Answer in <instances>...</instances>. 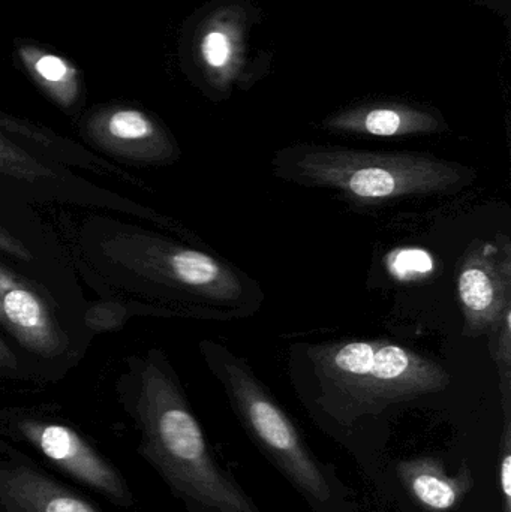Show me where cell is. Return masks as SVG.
I'll list each match as a JSON object with an SVG mask.
<instances>
[{"instance_id": "obj_10", "label": "cell", "mask_w": 511, "mask_h": 512, "mask_svg": "<svg viewBox=\"0 0 511 512\" xmlns=\"http://www.w3.org/2000/svg\"><path fill=\"white\" fill-rule=\"evenodd\" d=\"M78 131L93 149L132 165H168L180 149L167 126L143 108L129 104L93 107L78 119Z\"/></svg>"}, {"instance_id": "obj_1", "label": "cell", "mask_w": 511, "mask_h": 512, "mask_svg": "<svg viewBox=\"0 0 511 512\" xmlns=\"http://www.w3.org/2000/svg\"><path fill=\"white\" fill-rule=\"evenodd\" d=\"M170 233L126 219L89 216L78 233V258L96 282L153 301L164 316L230 321L260 309L263 291L254 279Z\"/></svg>"}, {"instance_id": "obj_14", "label": "cell", "mask_w": 511, "mask_h": 512, "mask_svg": "<svg viewBox=\"0 0 511 512\" xmlns=\"http://www.w3.org/2000/svg\"><path fill=\"white\" fill-rule=\"evenodd\" d=\"M398 475L411 498L434 512L458 507L474 487L473 475L467 466L461 468L456 477H449L441 463L432 457L399 463Z\"/></svg>"}, {"instance_id": "obj_17", "label": "cell", "mask_w": 511, "mask_h": 512, "mask_svg": "<svg viewBox=\"0 0 511 512\" xmlns=\"http://www.w3.org/2000/svg\"><path fill=\"white\" fill-rule=\"evenodd\" d=\"M503 456L500 462V487L503 493L504 512H511V432L510 418H506L503 435Z\"/></svg>"}, {"instance_id": "obj_3", "label": "cell", "mask_w": 511, "mask_h": 512, "mask_svg": "<svg viewBox=\"0 0 511 512\" xmlns=\"http://www.w3.org/2000/svg\"><path fill=\"white\" fill-rule=\"evenodd\" d=\"M273 171L287 182L329 189L359 204L450 194L465 188L474 171L429 153L380 152L300 143L273 156Z\"/></svg>"}, {"instance_id": "obj_5", "label": "cell", "mask_w": 511, "mask_h": 512, "mask_svg": "<svg viewBox=\"0 0 511 512\" xmlns=\"http://www.w3.org/2000/svg\"><path fill=\"white\" fill-rule=\"evenodd\" d=\"M75 143L50 129L0 111V194L32 204L110 210L174 230L176 222L137 201L98 186L66 167Z\"/></svg>"}, {"instance_id": "obj_11", "label": "cell", "mask_w": 511, "mask_h": 512, "mask_svg": "<svg viewBox=\"0 0 511 512\" xmlns=\"http://www.w3.org/2000/svg\"><path fill=\"white\" fill-rule=\"evenodd\" d=\"M458 294L464 313V336H486L511 310L509 240L474 243L459 267Z\"/></svg>"}, {"instance_id": "obj_8", "label": "cell", "mask_w": 511, "mask_h": 512, "mask_svg": "<svg viewBox=\"0 0 511 512\" xmlns=\"http://www.w3.org/2000/svg\"><path fill=\"white\" fill-rule=\"evenodd\" d=\"M260 9L249 0H213L183 30L180 53L192 81L213 98L246 89L269 69L270 57L252 51Z\"/></svg>"}, {"instance_id": "obj_16", "label": "cell", "mask_w": 511, "mask_h": 512, "mask_svg": "<svg viewBox=\"0 0 511 512\" xmlns=\"http://www.w3.org/2000/svg\"><path fill=\"white\" fill-rule=\"evenodd\" d=\"M0 378L35 379L17 348L0 336Z\"/></svg>"}, {"instance_id": "obj_9", "label": "cell", "mask_w": 511, "mask_h": 512, "mask_svg": "<svg viewBox=\"0 0 511 512\" xmlns=\"http://www.w3.org/2000/svg\"><path fill=\"white\" fill-rule=\"evenodd\" d=\"M0 439L24 445L42 465L101 496L111 505L131 510L137 496L119 468L86 433L63 418L39 408L0 409Z\"/></svg>"}, {"instance_id": "obj_6", "label": "cell", "mask_w": 511, "mask_h": 512, "mask_svg": "<svg viewBox=\"0 0 511 512\" xmlns=\"http://www.w3.org/2000/svg\"><path fill=\"white\" fill-rule=\"evenodd\" d=\"M87 307L0 261V328L11 337L35 379L57 381L86 354L92 331Z\"/></svg>"}, {"instance_id": "obj_15", "label": "cell", "mask_w": 511, "mask_h": 512, "mask_svg": "<svg viewBox=\"0 0 511 512\" xmlns=\"http://www.w3.org/2000/svg\"><path fill=\"white\" fill-rule=\"evenodd\" d=\"M17 57L36 86L66 113H77L83 99L80 72L65 57L38 45H17Z\"/></svg>"}, {"instance_id": "obj_18", "label": "cell", "mask_w": 511, "mask_h": 512, "mask_svg": "<svg viewBox=\"0 0 511 512\" xmlns=\"http://www.w3.org/2000/svg\"><path fill=\"white\" fill-rule=\"evenodd\" d=\"M488 3H489V0H488Z\"/></svg>"}, {"instance_id": "obj_2", "label": "cell", "mask_w": 511, "mask_h": 512, "mask_svg": "<svg viewBox=\"0 0 511 512\" xmlns=\"http://www.w3.org/2000/svg\"><path fill=\"white\" fill-rule=\"evenodd\" d=\"M116 393L138 432V454L174 495L218 512H255L213 459L164 352L150 349L125 358Z\"/></svg>"}, {"instance_id": "obj_13", "label": "cell", "mask_w": 511, "mask_h": 512, "mask_svg": "<svg viewBox=\"0 0 511 512\" xmlns=\"http://www.w3.org/2000/svg\"><path fill=\"white\" fill-rule=\"evenodd\" d=\"M321 128L357 137L407 138L447 131L443 114L428 105L396 99L359 102L330 114Z\"/></svg>"}, {"instance_id": "obj_7", "label": "cell", "mask_w": 511, "mask_h": 512, "mask_svg": "<svg viewBox=\"0 0 511 512\" xmlns=\"http://www.w3.org/2000/svg\"><path fill=\"white\" fill-rule=\"evenodd\" d=\"M201 355L221 381L249 435L284 472L285 477L312 501L327 502L330 486L317 460L284 409L267 393L243 358L225 346L203 340Z\"/></svg>"}, {"instance_id": "obj_4", "label": "cell", "mask_w": 511, "mask_h": 512, "mask_svg": "<svg viewBox=\"0 0 511 512\" xmlns=\"http://www.w3.org/2000/svg\"><path fill=\"white\" fill-rule=\"evenodd\" d=\"M305 354L317 379L318 402L342 423L440 393L452 381L437 361L386 340L311 345Z\"/></svg>"}, {"instance_id": "obj_12", "label": "cell", "mask_w": 511, "mask_h": 512, "mask_svg": "<svg viewBox=\"0 0 511 512\" xmlns=\"http://www.w3.org/2000/svg\"><path fill=\"white\" fill-rule=\"evenodd\" d=\"M0 512L105 511L26 451L0 439Z\"/></svg>"}]
</instances>
